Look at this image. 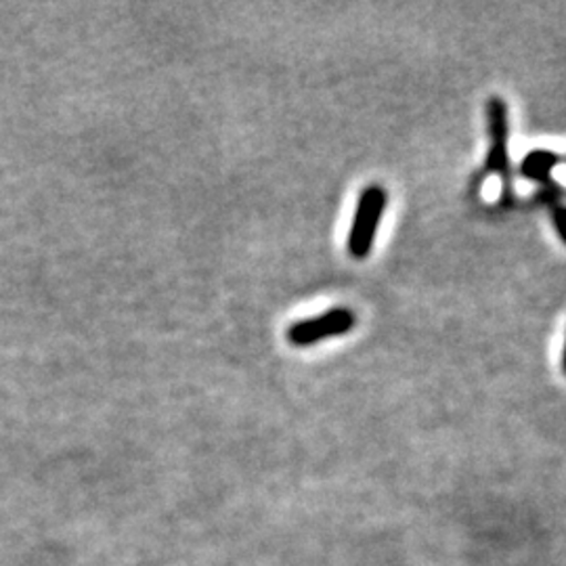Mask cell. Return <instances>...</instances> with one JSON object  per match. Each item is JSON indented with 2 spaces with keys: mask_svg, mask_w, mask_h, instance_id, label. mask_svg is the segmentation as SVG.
Returning a JSON list of instances; mask_svg holds the SVG:
<instances>
[{
  "mask_svg": "<svg viewBox=\"0 0 566 566\" xmlns=\"http://www.w3.org/2000/svg\"><path fill=\"white\" fill-rule=\"evenodd\" d=\"M558 163H560V158L556 154H552L547 149H533L521 164V172L525 179L546 185L552 181V172Z\"/></svg>",
  "mask_w": 566,
  "mask_h": 566,
  "instance_id": "277c9868",
  "label": "cell"
},
{
  "mask_svg": "<svg viewBox=\"0 0 566 566\" xmlns=\"http://www.w3.org/2000/svg\"><path fill=\"white\" fill-rule=\"evenodd\" d=\"M355 324H357V317L350 308L336 306V308L325 311L322 315H315V317L290 325L285 332V338L292 346H313V344L322 343L327 338L348 334Z\"/></svg>",
  "mask_w": 566,
  "mask_h": 566,
  "instance_id": "7a4b0ae2",
  "label": "cell"
},
{
  "mask_svg": "<svg viewBox=\"0 0 566 566\" xmlns=\"http://www.w3.org/2000/svg\"><path fill=\"white\" fill-rule=\"evenodd\" d=\"M552 219H554L558 235H560L563 242L566 243V206H556L554 212H552Z\"/></svg>",
  "mask_w": 566,
  "mask_h": 566,
  "instance_id": "5b68a950",
  "label": "cell"
},
{
  "mask_svg": "<svg viewBox=\"0 0 566 566\" xmlns=\"http://www.w3.org/2000/svg\"><path fill=\"white\" fill-rule=\"evenodd\" d=\"M563 369H565V374H566V343H565V353H563Z\"/></svg>",
  "mask_w": 566,
  "mask_h": 566,
  "instance_id": "8992f818",
  "label": "cell"
},
{
  "mask_svg": "<svg viewBox=\"0 0 566 566\" xmlns=\"http://www.w3.org/2000/svg\"><path fill=\"white\" fill-rule=\"evenodd\" d=\"M486 122H489V154H486V170L495 175H506L510 168L507 142V107L502 97H491L486 103Z\"/></svg>",
  "mask_w": 566,
  "mask_h": 566,
  "instance_id": "3957f363",
  "label": "cell"
},
{
  "mask_svg": "<svg viewBox=\"0 0 566 566\" xmlns=\"http://www.w3.org/2000/svg\"><path fill=\"white\" fill-rule=\"evenodd\" d=\"M386 203H388V196H386L385 187L369 185L361 191L359 202L355 208L353 224L348 231V240H346V248L353 259L364 261L369 256L374 242H376L378 227L385 217Z\"/></svg>",
  "mask_w": 566,
  "mask_h": 566,
  "instance_id": "6da1fadb",
  "label": "cell"
}]
</instances>
